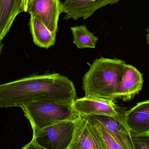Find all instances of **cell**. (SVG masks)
<instances>
[{
	"label": "cell",
	"instance_id": "1",
	"mask_svg": "<svg viewBox=\"0 0 149 149\" xmlns=\"http://www.w3.org/2000/svg\"><path fill=\"white\" fill-rule=\"evenodd\" d=\"M73 82L59 74L34 75L0 85V108L19 107L31 102L73 104Z\"/></svg>",
	"mask_w": 149,
	"mask_h": 149
},
{
	"label": "cell",
	"instance_id": "2",
	"mask_svg": "<svg viewBox=\"0 0 149 149\" xmlns=\"http://www.w3.org/2000/svg\"><path fill=\"white\" fill-rule=\"evenodd\" d=\"M126 64L118 59L101 57L95 60L82 79L85 97L113 101Z\"/></svg>",
	"mask_w": 149,
	"mask_h": 149
},
{
	"label": "cell",
	"instance_id": "3",
	"mask_svg": "<svg viewBox=\"0 0 149 149\" xmlns=\"http://www.w3.org/2000/svg\"><path fill=\"white\" fill-rule=\"evenodd\" d=\"M73 104L31 102L21 108L35 133L61 122L76 120L79 115Z\"/></svg>",
	"mask_w": 149,
	"mask_h": 149
},
{
	"label": "cell",
	"instance_id": "4",
	"mask_svg": "<svg viewBox=\"0 0 149 149\" xmlns=\"http://www.w3.org/2000/svg\"><path fill=\"white\" fill-rule=\"evenodd\" d=\"M76 120L64 121L42 129L33 133L32 140L45 149H68L74 137Z\"/></svg>",
	"mask_w": 149,
	"mask_h": 149
},
{
	"label": "cell",
	"instance_id": "5",
	"mask_svg": "<svg viewBox=\"0 0 149 149\" xmlns=\"http://www.w3.org/2000/svg\"><path fill=\"white\" fill-rule=\"evenodd\" d=\"M27 12L37 16L52 32L56 34L59 16L63 13V2L60 0H31Z\"/></svg>",
	"mask_w": 149,
	"mask_h": 149
},
{
	"label": "cell",
	"instance_id": "6",
	"mask_svg": "<svg viewBox=\"0 0 149 149\" xmlns=\"http://www.w3.org/2000/svg\"><path fill=\"white\" fill-rule=\"evenodd\" d=\"M120 0H65L63 2L65 19H86L95 11L108 5L117 3Z\"/></svg>",
	"mask_w": 149,
	"mask_h": 149
},
{
	"label": "cell",
	"instance_id": "7",
	"mask_svg": "<svg viewBox=\"0 0 149 149\" xmlns=\"http://www.w3.org/2000/svg\"><path fill=\"white\" fill-rule=\"evenodd\" d=\"M99 121L112 136L124 149H135L133 143L131 130L124 120L123 114L117 116L104 115H91Z\"/></svg>",
	"mask_w": 149,
	"mask_h": 149
},
{
	"label": "cell",
	"instance_id": "8",
	"mask_svg": "<svg viewBox=\"0 0 149 149\" xmlns=\"http://www.w3.org/2000/svg\"><path fill=\"white\" fill-rule=\"evenodd\" d=\"M68 149H105L92 125L81 116L75 120L74 137Z\"/></svg>",
	"mask_w": 149,
	"mask_h": 149
},
{
	"label": "cell",
	"instance_id": "9",
	"mask_svg": "<svg viewBox=\"0 0 149 149\" xmlns=\"http://www.w3.org/2000/svg\"><path fill=\"white\" fill-rule=\"evenodd\" d=\"M73 105L78 115H104L115 116L121 114L113 101L85 97L75 99Z\"/></svg>",
	"mask_w": 149,
	"mask_h": 149
},
{
	"label": "cell",
	"instance_id": "10",
	"mask_svg": "<svg viewBox=\"0 0 149 149\" xmlns=\"http://www.w3.org/2000/svg\"><path fill=\"white\" fill-rule=\"evenodd\" d=\"M143 83L141 72L133 65L126 64L116 98H121L124 101L130 100L141 90Z\"/></svg>",
	"mask_w": 149,
	"mask_h": 149
},
{
	"label": "cell",
	"instance_id": "11",
	"mask_svg": "<svg viewBox=\"0 0 149 149\" xmlns=\"http://www.w3.org/2000/svg\"><path fill=\"white\" fill-rule=\"evenodd\" d=\"M124 120L131 131L139 134L149 132V100L139 102L123 114Z\"/></svg>",
	"mask_w": 149,
	"mask_h": 149
},
{
	"label": "cell",
	"instance_id": "12",
	"mask_svg": "<svg viewBox=\"0 0 149 149\" xmlns=\"http://www.w3.org/2000/svg\"><path fill=\"white\" fill-rule=\"evenodd\" d=\"M23 0H0V42L8 34L16 17L22 11Z\"/></svg>",
	"mask_w": 149,
	"mask_h": 149
},
{
	"label": "cell",
	"instance_id": "13",
	"mask_svg": "<svg viewBox=\"0 0 149 149\" xmlns=\"http://www.w3.org/2000/svg\"><path fill=\"white\" fill-rule=\"evenodd\" d=\"M29 25L36 45L47 49L55 44L56 34L52 32L37 16L30 15Z\"/></svg>",
	"mask_w": 149,
	"mask_h": 149
},
{
	"label": "cell",
	"instance_id": "14",
	"mask_svg": "<svg viewBox=\"0 0 149 149\" xmlns=\"http://www.w3.org/2000/svg\"><path fill=\"white\" fill-rule=\"evenodd\" d=\"M73 36V43L78 49L95 48L98 38L88 29L86 25L71 28Z\"/></svg>",
	"mask_w": 149,
	"mask_h": 149
},
{
	"label": "cell",
	"instance_id": "15",
	"mask_svg": "<svg viewBox=\"0 0 149 149\" xmlns=\"http://www.w3.org/2000/svg\"><path fill=\"white\" fill-rule=\"evenodd\" d=\"M81 116L93 126L105 149H124L108 132L103 125L91 115Z\"/></svg>",
	"mask_w": 149,
	"mask_h": 149
},
{
	"label": "cell",
	"instance_id": "16",
	"mask_svg": "<svg viewBox=\"0 0 149 149\" xmlns=\"http://www.w3.org/2000/svg\"><path fill=\"white\" fill-rule=\"evenodd\" d=\"M131 136L135 149H149V134H139L131 131Z\"/></svg>",
	"mask_w": 149,
	"mask_h": 149
},
{
	"label": "cell",
	"instance_id": "17",
	"mask_svg": "<svg viewBox=\"0 0 149 149\" xmlns=\"http://www.w3.org/2000/svg\"><path fill=\"white\" fill-rule=\"evenodd\" d=\"M22 149H46L42 148L37 144L34 140H31L30 142L27 145L23 147Z\"/></svg>",
	"mask_w": 149,
	"mask_h": 149
},
{
	"label": "cell",
	"instance_id": "18",
	"mask_svg": "<svg viewBox=\"0 0 149 149\" xmlns=\"http://www.w3.org/2000/svg\"><path fill=\"white\" fill-rule=\"evenodd\" d=\"M29 1L28 0H23L22 6V12H27Z\"/></svg>",
	"mask_w": 149,
	"mask_h": 149
},
{
	"label": "cell",
	"instance_id": "19",
	"mask_svg": "<svg viewBox=\"0 0 149 149\" xmlns=\"http://www.w3.org/2000/svg\"><path fill=\"white\" fill-rule=\"evenodd\" d=\"M3 44L1 42H0V55L1 53V51L3 49Z\"/></svg>",
	"mask_w": 149,
	"mask_h": 149
},
{
	"label": "cell",
	"instance_id": "20",
	"mask_svg": "<svg viewBox=\"0 0 149 149\" xmlns=\"http://www.w3.org/2000/svg\"><path fill=\"white\" fill-rule=\"evenodd\" d=\"M31 1V0H28V1H29V3ZM28 6H29V5H28Z\"/></svg>",
	"mask_w": 149,
	"mask_h": 149
},
{
	"label": "cell",
	"instance_id": "21",
	"mask_svg": "<svg viewBox=\"0 0 149 149\" xmlns=\"http://www.w3.org/2000/svg\"><path fill=\"white\" fill-rule=\"evenodd\" d=\"M148 134H149V133H148Z\"/></svg>",
	"mask_w": 149,
	"mask_h": 149
}]
</instances>
